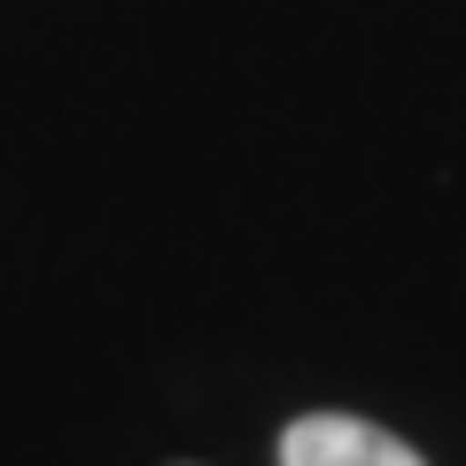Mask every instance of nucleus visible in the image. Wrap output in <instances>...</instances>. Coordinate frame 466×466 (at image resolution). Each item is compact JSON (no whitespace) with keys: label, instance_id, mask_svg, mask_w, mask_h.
<instances>
[{"label":"nucleus","instance_id":"nucleus-1","mask_svg":"<svg viewBox=\"0 0 466 466\" xmlns=\"http://www.w3.org/2000/svg\"><path fill=\"white\" fill-rule=\"evenodd\" d=\"M272 459L280 466H428V451H412L397 428L358 412H303L280 428Z\"/></svg>","mask_w":466,"mask_h":466},{"label":"nucleus","instance_id":"nucleus-2","mask_svg":"<svg viewBox=\"0 0 466 466\" xmlns=\"http://www.w3.org/2000/svg\"><path fill=\"white\" fill-rule=\"evenodd\" d=\"M171 466H195V459H171Z\"/></svg>","mask_w":466,"mask_h":466}]
</instances>
